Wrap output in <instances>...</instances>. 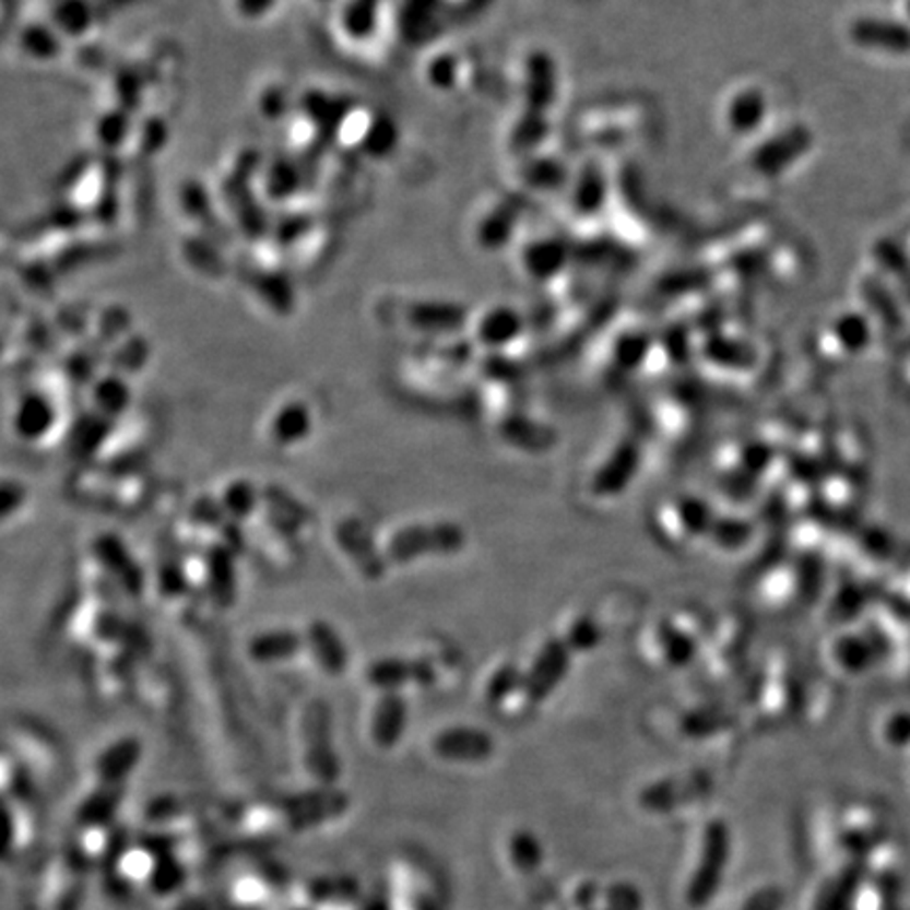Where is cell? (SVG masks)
<instances>
[{"instance_id": "cell-13", "label": "cell", "mask_w": 910, "mask_h": 910, "mask_svg": "<svg viewBox=\"0 0 910 910\" xmlns=\"http://www.w3.org/2000/svg\"><path fill=\"white\" fill-rule=\"evenodd\" d=\"M58 422L56 405L40 392L26 394L13 413V430L24 441L45 439Z\"/></svg>"}, {"instance_id": "cell-29", "label": "cell", "mask_w": 910, "mask_h": 910, "mask_svg": "<svg viewBox=\"0 0 910 910\" xmlns=\"http://www.w3.org/2000/svg\"><path fill=\"white\" fill-rule=\"evenodd\" d=\"M782 905H784V894L776 887H765L755 896H751L742 910H780Z\"/></svg>"}, {"instance_id": "cell-3", "label": "cell", "mask_w": 910, "mask_h": 910, "mask_svg": "<svg viewBox=\"0 0 910 910\" xmlns=\"http://www.w3.org/2000/svg\"><path fill=\"white\" fill-rule=\"evenodd\" d=\"M83 864L76 855L58 853L54 855L36 883V909L38 910H74L81 898V866Z\"/></svg>"}, {"instance_id": "cell-8", "label": "cell", "mask_w": 910, "mask_h": 910, "mask_svg": "<svg viewBox=\"0 0 910 910\" xmlns=\"http://www.w3.org/2000/svg\"><path fill=\"white\" fill-rule=\"evenodd\" d=\"M407 700L399 692H383L374 705L369 735L380 751H390L399 744L407 728Z\"/></svg>"}, {"instance_id": "cell-23", "label": "cell", "mask_w": 910, "mask_h": 910, "mask_svg": "<svg viewBox=\"0 0 910 910\" xmlns=\"http://www.w3.org/2000/svg\"><path fill=\"white\" fill-rule=\"evenodd\" d=\"M338 535H340V542H342L344 551L358 565V569L369 578V560L363 553V548H376L374 537L369 535V531L363 528L361 521L354 519V521H346L342 528L338 529Z\"/></svg>"}, {"instance_id": "cell-16", "label": "cell", "mask_w": 910, "mask_h": 910, "mask_svg": "<svg viewBox=\"0 0 910 910\" xmlns=\"http://www.w3.org/2000/svg\"><path fill=\"white\" fill-rule=\"evenodd\" d=\"M7 814H9V846L7 858H22L38 846L40 824L36 812L17 794L13 801L7 799Z\"/></svg>"}, {"instance_id": "cell-11", "label": "cell", "mask_w": 910, "mask_h": 910, "mask_svg": "<svg viewBox=\"0 0 910 910\" xmlns=\"http://www.w3.org/2000/svg\"><path fill=\"white\" fill-rule=\"evenodd\" d=\"M142 759V742L135 735H125L110 746H106L95 764V784H125L129 773L138 767Z\"/></svg>"}, {"instance_id": "cell-19", "label": "cell", "mask_w": 910, "mask_h": 910, "mask_svg": "<svg viewBox=\"0 0 910 910\" xmlns=\"http://www.w3.org/2000/svg\"><path fill=\"white\" fill-rule=\"evenodd\" d=\"M312 430V413L306 403L292 401L274 413L270 424L272 441L281 447H292L304 441Z\"/></svg>"}, {"instance_id": "cell-7", "label": "cell", "mask_w": 910, "mask_h": 910, "mask_svg": "<svg viewBox=\"0 0 910 910\" xmlns=\"http://www.w3.org/2000/svg\"><path fill=\"white\" fill-rule=\"evenodd\" d=\"M113 860L115 882L120 883L122 889H152V883L165 862L152 846L120 848Z\"/></svg>"}, {"instance_id": "cell-26", "label": "cell", "mask_w": 910, "mask_h": 910, "mask_svg": "<svg viewBox=\"0 0 910 910\" xmlns=\"http://www.w3.org/2000/svg\"><path fill=\"white\" fill-rule=\"evenodd\" d=\"M607 910H643V896L630 883H616L605 894Z\"/></svg>"}, {"instance_id": "cell-30", "label": "cell", "mask_w": 910, "mask_h": 910, "mask_svg": "<svg viewBox=\"0 0 910 910\" xmlns=\"http://www.w3.org/2000/svg\"><path fill=\"white\" fill-rule=\"evenodd\" d=\"M222 535H224V540H222V544H226L235 555H238L243 548H245V533H243V528H240V523H236V521H226L224 525H222Z\"/></svg>"}, {"instance_id": "cell-4", "label": "cell", "mask_w": 910, "mask_h": 910, "mask_svg": "<svg viewBox=\"0 0 910 910\" xmlns=\"http://www.w3.org/2000/svg\"><path fill=\"white\" fill-rule=\"evenodd\" d=\"M730 850H732L730 828L719 820L708 824L705 832L702 862L687 887L689 905L705 907L714 898L719 883H721V873L730 860Z\"/></svg>"}, {"instance_id": "cell-15", "label": "cell", "mask_w": 910, "mask_h": 910, "mask_svg": "<svg viewBox=\"0 0 910 910\" xmlns=\"http://www.w3.org/2000/svg\"><path fill=\"white\" fill-rule=\"evenodd\" d=\"M306 647V635L294 628H272L256 635L247 653L258 664H279L295 658Z\"/></svg>"}, {"instance_id": "cell-17", "label": "cell", "mask_w": 910, "mask_h": 910, "mask_svg": "<svg viewBox=\"0 0 910 910\" xmlns=\"http://www.w3.org/2000/svg\"><path fill=\"white\" fill-rule=\"evenodd\" d=\"M433 748L447 761H478L492 753V740L474 730L453 728L435 735Z\"/></svg>"}, {"instance_id": "cell-21", "label": "cell", "mask_w": 910, "mask_h": 910, "mask_svg": "<svg viewBox=\"0 0 910 910\" xmlns=\"http://www.w3.org/2000/svg\"><path fill=\"white\" fill-rule=\"evenodd\" d=\"M220 499H222V506H224L228 519L236 521V523H243L245 519H249L258 510L260 492L249 478H235L224 487Z\"/></svg>"}, {"instance_id": "cell-20", "label": "cell", "mask_w": 910, "mask_h": 910, "mask_svg": "<svg viewBox=\"0 0 910 910\" xmlns=\"http://www.w3.org/2000/svg\"><path fill=\"white\" fill-rule=\"evenodd\" d=\"M95 410L108 417H118L129 410L131 403V390L120 376H104L93 383L91 390Z\"/></svg>"}, {"instance_id": "cell-24", "label": "cell", "mask_w": 910, "mask_h": 910, "mask_svg": "<svg viewBox=\"0 0 910 910\" xmlns=\"http://www.w3.org/2000/svg\"><path fill=\"white\" fill-rule=\"evenodd\" d=\"M190 521L199 528L222 529V525L228 521V515L222 506V499L213 498V496H201L194 499L188 512Z\"/></svg>"}, {"instance_id": "cell-12", "label": "cell", "mask_w": 910, "mask_h": 910, "mask_svg": "<svg viewBox=\"0 0 910 910\" xmlns=\"http://www.w3.org/2000/svg\"><path fill=\"white\" fill-rule=\"evenodd\" d=\"M206 590L222 610H228L236 599V555L222 542L205 551Z\"/></svg>"}, {"instance_id": "cell-31", "label": "cell", "mask_w": 910, "mask_h": 910, "mask_svg": "<svg viewBox=\"0 0 910 910\" xmlns=\"http://www.w3.org/2000/svg\"><path fill=\"white\" fill-rule=\"evenodd\" d=\"M594 898H596V885H594V883H587V885H582V887L578 889V894H576V905H578L580 909H590V905L594 902Z\"/></svg>"}, {"instance_id": "cell-5", "label": "cell", "mask_w": 910, "mask_h": 910, "mask_svg": "<svg viewBox=\"0 0 910 910\" xmlns=\"http://www.w3.org/2000/svg\"><path fill=\"white\" fill-rule=\"evenodd\" d=\"M93 555L97 563L115 578L118 587L131 596H142L146 587V576L142 565L133 558L129 546L117 533H102L93 542Z\"/></svg>"}, {"instance_id": "cell-2", "label": "cell", "mask_w": 910, "mask_h": 910, "mask_svg": "<svg viewBox=\"0 0 910 910\" xmlns=\"http://www.w3.org/2000/svg\"><path fill=\"white\" fill-rule=\"evenodd\" d=\"M462 540V531L456 525H405L386 540L383 555L392 565H407L428 553L458 551Z\"/></svg>"}, {"instance_id": "cell-6", "label": "cell", "mask_w": 910, "mask_h": 910, "mask_svg": "<svg viewBox=\"0 0 910 910\" xmlns=\"http://www.w3.org/2000/svg\"><path fill=\"white\" fill-rule=\"evenodd\" d=\"M365 678L371 687L380 689L383 694V692H399L401 687H405L410 683L426 685L435 678V671L426 660H410V658L390 655V658L374 660L365 669Z\"/></svg>"}, {"instance_id": "cell-9", "label": "cell", "mask_w": 910, "mask_h": 910, "mask_svg": "<svg viewBox=\"0 0 910 910\" xmlns=\"http://www.w3.org/2000/svg\"><path fill=\"white\" fill-rule=\"evenodd\" d=\"M304 635L306 649L310 651L317 666L323 669L327 675H344V671L348 669V647L344 643L342 635L327 619L310 622Z\"/></svg>"}, {"instance_id": "cell-27", "label": "cell", "mask_w": 910, "mask_h": 910, "mask_svg": "<svg viewBox=\"0 0 910 910\" xmlns=\"http://www.w3.org/2000/svg\"><path fill=\"white\" fill-rule=\"evenodd\" d=\"M26 487L20 481L13 478H4L2 481V492H0V510H2V519H9L13 512H17L24 501H26Z\"/></svg>"}, {"instance_id": "cell-14", "label": "cell", "mask_w": 910, "mask_h": 910, "mask_svg": "<svg viewBox=\"0 0 910 910\" xmlns=\"http://www.w3.org/2000/svg\"><path fill=\"white\" fill-rule=\"evenodd\" d=\"M115 428L113 417L104 415V413L87 412L81 413L70 430H68V441H66V449L70 451L72 458L76 460H87L91 456H95L106 439L110 437Z\"/></svg>"}, {"instance_id": "cell-10", "label": "cell", "mask_w": 910, "mask_h": 910, "mask_svg": "<svg viewBox=\"0 0 910 910\" xmlns=\"http://www.w3.org/2000/svg\"><path fill=\"white\" fill-rule=\"evenodd\" d=\"M276 894L279 885L272 879V873L264 868H249L231 879L226 900L233 910H270Z\"/></svg>"}, {"instance_id": "cell-22", "label": "cell", "mask_w": 910, "mask_h": 910, "mask_svg": "<svg viewBox=\"0 0 910 910\" xmlns=\"http://www.w3.org/2000/svg\"><path fill=\"white\" fill-rule=\"evenodd\" d=\"M708 784H700V787H676L673 782H662L651 787L646 794H643V805L653 809V812H669L671 807L681 805L689 799H696L698 794H705Z\"/></svg>"}, {"instance_id": "cell-1", "label": "cell", "mask_w": 910, "mask_h": 910, "mask_svg": "<svg viewBox=\"0 0 910 910\" xmlns=\"http://www.w3.org/2000/svg\"><path fill=\"white\" fill-rule=\"evenodd\" d=\"M299 732L306 773L319 789H329L340 776V761L331 742V708L324 700H310L304 706Z\"/></svg>"}, {"instance_id": "cell-18", "label": "cell", "mask_w": 910, "mask_h": 910, "mask_svg": "<svg viewBox=\"0 0 910 910\" xmlns=\"http://www.w3.org/2000/svg\"><path fill=\"white\" fill-rule=\"evenodd\" d=\"M120 843L118 830L110 823L79 824L76 832V858L83 864H99L106 858H115Z\"/></svg>"}, {"instance_id": "cell-25", "label": "cell", "mask_w": 910, "mask_h": 910, "mask_svg": "<svg viewBox=\"0 0 910 910\" xmlns=\"http://www.w3.org/2000/svg\"><path fill=\"white\" fill-rule=\"evenodd\" d=\"M510 853L521 871H533L542 862V846L531 832H517L510 841Z\"/></svg>"}, {"instance_id": "cell-28", "label": "cell", "mask_w": 910, "mask_h": 910, "mask_svg": "<svg viewBox=\"0 0 910 910\" xmlns=\"http://www.w3.org/2000/svg\"><path fill=\"white\" fill-rule=\"evenodd\" d=\"M158 587H161V594L163 596H177V594H181L186 587H188V582H186V578H184V574H181V567L177 565V563H165L163 567H161V574H158Z\"/></svg>"}]
</instances>
